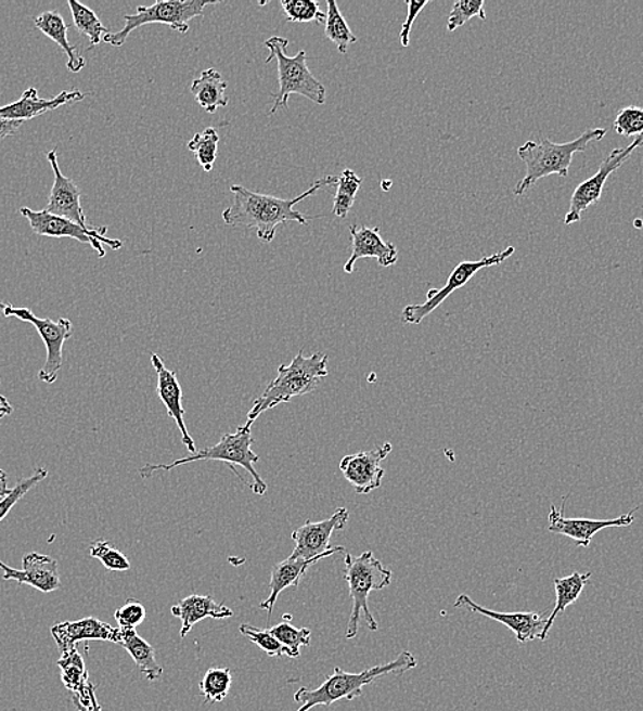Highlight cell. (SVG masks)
Instances as JSON below:
<instances>
[{"instance_id": "cell-1", "label": "cell", "mask_w": 643, "mask_h": 711, "mask_svg": "<svg viewBox=\"0 0 643 711\" xmlns=\"http://www.w3.org/2000/svg\"><path fill=\"white\" fill-rule=\"evenodd\" d=\"M417 661L411 651H402L394 661L368 669L362 673H348L342 668L334 669L332 676L316 689L303 687L294 695L295 702H301V708L296 711H310L317 706H331L338 700H353L362 697L363 689L369 684L388 674H399L416 668Z\"/></svg>"}, {"instance_id": "cell-2", "label": "cell", "mask_w": 643, "mask_h": 711, "mask_svg": "<svg viewBox=\"0 0 643 711\" xmlns=\"http://www.w3.org/2000/svg\"><path fill=\"white\" fill-rule=\"evenodd\" d=\"M605 134L604 128H597L587 130L577 140L569 141V143L557 144L548 139L527 141L517 148V155L526 165V176L517 182L514 195H525L541 178L553 174L567 177L574 155L584 153L590 143L603 140Z\"/></svg>"}, {"instance_id": "cell-3", "label": "cell", "mask_w": 643, "mask_h": 711, "mask_svg": "<svg viewBox=\"0 0 643 711\" xmlns=\"http://www.w3.org/2000/svg\"><path fill=\"white\" fill-rule=\"evenodd\" d=\"M326 354L313 353L306 358L303 350L290 364H281L279 375L268 385L263 395L256 399L247 415V426L253 427L261 413L290 402L295 397L312 393L329 374Z\"/></svg>"}, {"instance_id": "cell-4", "label": "cell", "mask_w": 643, "mask_h": 711, "mask_svg": "<svg viewBox=\"0 0 643 711\" xmlns=\"http://www.w3.org/2000/svg\"><path fill=\"white\" fill-rule=\"evenodd\" d=\"M255 439L253 434H250V427L240 426L236 432L224 434V436L219 439L217 444H214L211 448L202 449L191 456L176 460L171 464H147L144 467L139 469V475L143 479H149L153 477L156 470H171L180 465L202 462H222L228 463L229 468L237 475V478L245 483V480L242 478L236 470V467H242L245 470H248L250 477H253L254 482L250 483V490L255 494L263 495L268 491V483L265 482L263 478L260 477L258 470L255 469L254 464L259 462V456L253 451Z\"/></svg>"}, {"instance_id": "cell-5", "label": "cell", "mask_w": 643, "mask_h": 711, "mask_svg": "<svg viewBox=\"0 0 643 711\" xmlns=\"http://www.w3.org/2000/svg\"><path fill=\"white\" fill-rule=\"evenodd\" d=\"M344 561V579L348 583L350 599H352V610H350L345 637L353 639L358 636L362 616L370 631L378 630V624L369 608V597L373 591L388 587L394 573L374 556L373 552H364L357 557L347 554Z\"/></svg>"}, {"instance_id": "cell-6", "label": "cell", "mask_w": 643, "mask_h": 711, "mask_svg": "<svg viewBox=\"0 0 643 711\" xmlns=\"http://www.w3.org/2000/svg\"><path fill=\"white\" fill-rule=\"evenodd\" d=\"M287 44L290 40L282 36H273L265 41V47L270 52L266 57V64L274 60L279 62V91L271 95L273 107L270 109V115H274L281 107L287 108V101L295 93L316 104L326 102L325 86L308 69L307 52L300 50L295 56H290L286 52Z\"/></svg>"}, {"instance_id": "cell-7", "label": "cell", "mask_w": 643, "mask_h": 711, "mask_svg": "<svg viewBox=\"0 0 643 711\" xmlns=\"http://www.w3.org/2000/svg\"><path fill=\"white\" fill-rule=\"evenodd\" d=\"M214 0H158L153 7H139L134 14L124 15L125 26L117 34L104 36V43L123 47L129 35L149 24L169 25L179 34L190 33L193 18L202 17L204 9L216 4Z\"/></svg>"}, {"instance_id": "cell-8", "label": "cell", "mask_w": 643, "mask_h": 711, "mask_svg": "<svg viewBox=\"0 0 643 711\" xmlns=\"http://www.w3.org/2000/svg\"><path fill=\"white\" fill-rule=\"evenodd\" d=\"M0 311L7 318H17L18 321L34 324L47 348V359L43 367L39 371V379L47 385L55 384L57 373L64 365V354H62L64 345L75 332L69 319L61 318L55 322L51 319L38 318L29 308L14 307L7 301H0Z\"/></svg>"}, {"instance_id": "cell-9", "label": "cell", "mask_w": 643, "mask_h": 711, "mask_svg": "<svg viewBox=\"0 0 643 711\" xmlns=\"http://www.w3.org/2000/svg\"><path fill=\"white\" fill-rule=\"evenodd\" d=\"M514 254L515 248L509 247L501 250V253L485 256V258L480 260L462 261V263L454 267L451 275H449L447 284L443 285L441 289H430L427 292V299L423 305L407 306L401 312V322L406 324H421L425 321V318L436 311L453 292L462 289L463 286L467 285L468 282L473 280V276L478 274L480 270L504 263V261L511 258Z\"/></svg>"}, {"instance_id": "cell-10", "label": "cell", "mask_w": 643, "mask_h": 711, "mask_svg": "<svg viewBox=\"0 0 643 711\" xmlns=\"http://www.w3.org/2000/svg\"><path fill=\"white\" fill-rule=\"evenodd\" d=\"M21 216L29 222L30 229L35 234L43 237L73 238L78 243L91 245L98 253L99 258H104V248L102 244L108 245L110 248L118 250L123 248L121 240L107 238V228H98L88 232L80 224L69 221V219L52 216L46 210L34 211L28 207L20 208Z\"/></svg>"}, {"instance_id": "cell-11", "label": "cell", "mask_w": 643, "mask_h": 711, "mask_svg": "<svg viewBox=\"0 0 643 711\" xmlns=\"http://www.w3.org/2000/svg\"><path fill=\"white\" fill-rule=\"evenodd\" d=\"M643 146V134L638 135L630 145L625 146V148H616L612 151L603 164L600 165V169L592 178L583 181L582 184L577 186V190L574 191L571 202H569V211L567 212L566 218H564V223L573 224L580 222L582 219V214L588 210L593 204H597L603 196V191L606 180L616 170L620 169L621 166L626 164L627 160L631 158V155L634 154V151Z\"/></svg>"}, {"instance_id": "cell-12", "label": "cell", "mask_w": 643, "mask_h": 711, "mask_svg": "<svg viewBox=\"0 0 643 711\" xmlns=\"http://www.w3.org/2000/svg\"><path fill=\"white\" fill-rule=\"evenodd\" d=\"M337 182L338 177L336 176L323 177L321 180L313 182L310 190H307L305 193H301L300 196L295 198H280L265 195L258 228H256V234H258L260 242L268 244L273 242L277 228L282 223L297 222L300 224H307L308 218L305 214L295 210L296 204L306 201L307 197L316 195V193L319 190H322V188L331 186L333 184L337 185Z\"/></svg>"}, {"instance_id": "cell-13", "label": "cell", "mask_w": 643, "mask_h": 711, "mask_svg": "<svg viewBox=\"0 0 643 711\" xmlns=\"http://www.w3.org/2000/svg\"><path fill=\"white\" fill-rule=\"evenodd\" d=\"M348 520V509L337 508L326 520L306 521L292 533L296 546L290 558L311 559L334 551L343 553L345 547L331 546V538L334 531L343 530Z\"/></svg>"}, {"instance_id": "cell-14", "label": "cell", "mask_w": 643, "mask_h": 711, "mask_svg": "<svg viewBox=\"0 0 643 711\" xmlns=\"http://www.w3.org/2000/svg\"><path fill=\"white\" fill-rule=\"evenodd\" d=\"M390 452L391 443L386 442L373 451L349 454L343 457L339 470L358 494H370L383 483L385 469L381 467V463L389 456Z\"/></svg>"}, {"instance_id": "cell-15", "label": "cell", "mask_w": 643, "mask_h": 711, "mask_svg": "<svg viewBox=\"0 0 643 711\" xmlns=\"http://www.w3.org/2000/svg\"><path fill=\"white\" fill-rule=\"evenodd\" d=\"M47 159H49L52 171H54V185H52L49 203H47L44 210L52 214V216L66 218L72 222L80 224L88 232L98 229L88 223V218L81 204L80 190H78V186L70 178H67L61 171L60 165H57L56 150L50 151Z\"/></svg>"}, {"instance_id": "cell-16", "label": "cell", "mask_w": 643, "mask_h": 711, "mask_svg": "<svg viewBox=\"0 0 643 711\" xmlns=\"http://www.w3.org/2000/svg\"><path fill=\"white\" fill-rule=\"evenodd\" d=\"M566 501L567 496L563 499L561 509H557V506L554 504L551 505L548 530L549 532L562 533V535L571 538L580 547H589L595 533L605 530V528L631 526L635 521V512L640 509H632L629 514L610 520L573 519V517L564 516V504H566Z\"/></svg>"}, {"instance_id": "cell-17", "label": "cell", "mask_w": 643, "mask_h": 711, "mask_svg": "<svg viewBox=\"0 0 643 711\" xmlns=\"http://www.w3.org/2000/svg\"><path fill=\"white\" fill-rule=\"evenodd\" d=\"M3 580H14L18 584L30 585L41 593H52L61 589L60 567L55 558L40 553H28L23 558V569H15L0 561Z\"/></svg>"}, {"instance_id": "cell-18", "label": "cell", "mask_w": 643, "mask_h": 711, "mask_svg": "<svg viewBox=\"0 0 643 711\" xmlns=\"http://www.w3.org/2000/svg\"><path fill=\"white\" fill-rule=\"evenodd\" d=\"M151 363H153L156 375H158L156 393H158L160 401L164 402L167 415H169L171 419L176 422L177 427L180 428L182 443L185 444L191 454H195L197 452L196 444L185 425V410L184 406H182V397H184V395H182L179 378H177L175 371L166 367L164 360H162L158 353L151 354Z\"/></svg>"}, {"instance_id": "cell-19", "label": "cell", "mask_w": 643, "mask_h": 711, "mask_svg": "<svg viewBox=\"0 0 643 711\" xmlns=\"http://www.w3.org/2000/svg\"><path fill=\"white\" fill-rule=\"evenodd\" d=\"M349 233L352 235V254L344 264L345 273L352 274L355 263L359 259H376L381 267L395 266L399 260V249L394 243L385 242L381 237L378 228L352 224L349 227Z\"/></svg>"}, {"instance_id": "cell-20", "label": "cell", "mask_w": 643, "mask_h": 711, "mask_svg": "<svg viewBox=\"0 0 643 711\" xmlns=\"http://www.w3.org/2000/svg\"><path fill=\"white\" fill-rule=\"evenodd\" d=\"M456 608H467L473 613L488 617V619L499 621L504 624L506 629L514 632L516 641L525 645L527 642L540 639L543 626L546 624V619L538 613V611H515V613H501V611L490 610L484 606L474 603L468 595H459Z\"/></svg>"}, {"instance_id": "cell-21", "label": "cell", "mask_w": 643, "mask_h": 711, "mask_svg": "<svg viewBox=\"0 0 643 711\" xmlns=\"http://www.w3.org/2000/svg\"><path fill=\"white\" fill-rule=\"evenodd\" d=\"M83 99H86V95L81 91H65L55 98L41 99L38 89L33 87L26 89L17 102L0 107V117L8 119V121H30V119L54 112V109L66 106V104L81 102Z\"/></svg>"}, {"instance_id": "cell-22", "label": "cell", "mask_w": 643, "mask_h": 711, "mask_svg": "<svg viewBox=\"0 0 643 711\" xmlns=\"http://www.w3.org/2000/svg\"><path fill=\"white\" fill-rule=\"evenodd\" d=\"M51 635L54 637L61 655L76 648L78 642L87 641H106L117 643L118 629H113L95 617H87L77 621H65L55 624L51 629Z\"/></svg>"}, {"instance_id": "cell-23", "label": "cell", "mask_w": 643, "mask_h": 711, "mask_svg": "<svg viewBox=\"0 0 643 711\" xmlns=\"http://www.w3.org/2000/svg\"><path fill=\"white\" fill-rule=\"evenodd\" d=\"M337 553L338 552L334 551L332 553L323 554V556L311 559H292L287 557L285 561L275 564L273 571H271V578L269 582L270 595L268 599H265L263 603L260 604V609L268 610L269 619H271V616H273L277 599H279L282 591L287 587H299L300 580L303 577H305L308 568L318 563L319 559L331 557L333 554Z\"/></svg>"}, {"instance_id": "cell-24", "label": "cell", "mask_w": 643, "mask_h": 711, "mask_svg": "<svg viewBox=\"0 0 643 711\" xmlns=\"http://www.w3.org/2000/svg\"><path fill=\"white\" fill-rule=\"evenodd\" d=\"M171 615L179 617L182 622L180 635L182 639L192 631L198 621L204 619H229L233 617V610L228 606L216 603L213 597L206 595H190L172 606Z\"/></svg>"}, {"instance_id": "cell-25", "label": "cell", "mask_w": 643, "mask_h": 711, "mask_svg": "<svg viewBox=\"0 0 643 711\" xmlns=\"http://www.w3.org/2000/svg\"><path fill=\"white\" fill-rule=\"evenodd\" d=\"M230 192L233 195V204L222 212L224 224L230 228H258L265 195L242 185L230 186Z\"/></svg>"}, {"instance_id": "cell-26", "label": "cell", "mask_w": 643, "mask_h": 711, "mask_svg": "<svg viewBox=\"0 0 643 711\" xmlns=\"http://www.w3.org/2000/svg\"><path fill=\"white\" fill-rule=\"evenodd\" d=\"M36 28L41 30L47 38L54 41L64 50L67 56V69L72 73H80L86 66L87 61L80 52L67 39V30L69 26L66 25L64 17L56 12H44L38 15L34 21Z\"/></svg>"}, {"instance_id": "cell-27", "label": "cell", "mask_w": 643, "mask_h": 711, "mask_svg": "<svg viewBox=\"0 0 643 711\" xmlns=\"http://www.w3.org/2000/svg\"><path fill=\"white\" fill-rule=\"evenodd\" d=\"M117 645L123 646L129 652L136 667L150 682L162 677L164 668L156 661L154 646L144 641L134 629H118Z\"/></svg>"}, {"instance_id": "cell-28", "label": "cell", "mask_w": 643, "mask_h": 711, "mask_svg": "<svg viewBox=\"0 0 643 711\" xmlns=\"http://www.w3.org/2000/svg\"><path fill=\"white\" fill-rule=\"evenodd\" d=\"M227 88L228 82L223 80L221 73L213 67L202 72V75L191 83V92L198 106L206 109L208 114H216L218 108L228 106Z\"/></svg>"}, {"instance_id": "cell-29", "label": "cell", "mask_w": 643, "mask_h": 711, "mask_svg": "<svg viewBox=\"0 0 643 711\" xmlns=\"http://www.w3.org/2000/svg\"><path fill=\"white\" fill-rule=\"evenodd\" d=\"M56 665L60 667L61 680L64 686L75 694L81 703L90 704L91 683L88 680L86 662H83V658L78 652L77 647L62 655Z\"/></svg>"}, {"instance_id": "cell-30", "label": "cell", "mask_w": 643, "mask_h": 711, "mask_svg": "<svg viewBox=\"0 0 643 711\" xmlns=\"http://www.w3.org/2000/svg\"><path fill=\"white\" fill-rule=\"evenodd\" d=\"M590 578H592V573L590 572H575L569 574L567 578L554 580V590H556V605H554V609L551 616H549V619H546V624L543 626V631L541 632L540 639L542 642L546 641L549 631L552 630L554 620L557 619V616L561 615L562 611L566 610L569 605L577 603L580 594H582L583 589L587 587Z\"/></svg>"}, {"instance_id": "cell-31", "label": "cell", "mask_w": 643, "mask_h": 711, "mask_svg": "<svg viewBox=\"0 0 643 711\" xmlns=\"http://www.w3.org/2000/svg\"><path fill=\"white\" fill-rule=\"evenodd\" d=\"M326 12L325 35L333 44L337 46L339 54L347 55L350 44L358 43V38L350 30L347 20L344 18L337 2L329 0Z\"/></svg>"}, {"instance_id": "cell-32", "label": "cell", "mask_w": 643, "mask_h": 711, "mask_svg": "<svg viewBox=\"0 0 643 711\" xmlns=\"http://www.w3.org/2000/svg\"><path fill=\"white\" fill-rule=\"evenodd\" d=\"M67 4L70 8L73 23L90 40L92 47L101 44L104 36L112 34L99 20L97 13L86 4L77 2V0H67Z\"/></svg>"}, {"instance_id": "cell-33", "label": "cell", "mask_w": 643, "mask_h": 711, "mask_svg": "<svg viewBox=\"0 0 643 711\" xmlns=\"http://www.w3.org/2000/svg\"><path fill=\"white\" fill-rule=\"evenodd\" d=\"M362 185V178L350 169H345L338 177L337 192L333 198L332 212L334 217L345 219L352 210L355 198Z\"/></svg>"}, {"instance_id": "cell-34", "label": "cell", "mask_w": 643, "mask_h": 711, "mask_svg": "<svg viewBox=\"0 0 643 711\" xmlns=\"http://www.w3.org/2000/svg\"><path fill=\"white\" fill-rule=\"evenodd\" d=\"M232 684L233 676L230 669L210 668L198 683V689L204 697V702L217 703L228 697Z\"/></svg>"}, {"instance_id": "cell-35", "label": "cell", "mask_w": 643, "mask_h": 711, "mask_svg": "<svg viewBox=\"0 0 643 711\" xmlns=\"http://www.w3.org/2000/svg\"><path fill=\"white\" fill-rule=\"evenodd\" d=\"M219 134L216 128L204 129L193 135V139L188 143V150L196 156L198 165L203 167L204 171H211L214 164H216L218 155Z\"/></svg>"}, {"instance_id": "cell-36", "label": "cell", "mask_w": 643, "mask_h": 711, "mask_svg": "<svg viewBox=\"0 0 643 711\" xmlns=\"http://www.w3.org/2000/svg\"><path fill=\"white\" fill-rule=\"evenodd\" d=\"M270 632L271 635L284 646L285 656L290 658L300 657V647H308L311 645L310 629H296V626L286 621H282L280 624L271 626Z\"/></svg>"}, {"instance_id": "cell-37", "label": "cell", "mask_w": 643, "mask_h": 711, "mask_svg": "<svg viewBox=\"0 0 643 711\" xmlns=\"http://www.w3.org/2000/svg\"><path fill=\"white\" fill-rule=\"evenodd\" d=\"M282 10L291 23H326V13H323L316 0H282Z\"/></svg>"}, {"instance_id": "cell-38", "label": "cell", "mask_w": 643, "mask_h": 711, "mask_svg": "<svg viewBox=\"0 0 643 711\" xmlns=\"http://www.w3.org/2000/svg\"><path fill=\"white\" fill-rule=\"evenodd\" d=\"M49 477V470L44 468L36 469L33 477L20 479L15 488L7 496L0 500V522L7 519L8 515L14 508L18 501L23 500L26 493L35 488L36 484L43 482Z\"/></svg>"}, {"instance_id": "cell-39", "label": "cell", "mask_w": 643, "mask_h": 711, "mask_svg": "<svg viewBox=\"0 0 643 711\" xmlns=\"http://www.w3.org/2000/svg\"><path fill=\"white\" fill-rule=\"evenodd\" d=\"M90 554L91 557L99 559L108 571L124 572L132 568L127 556L107 541L98 540L92 542Z\"/></svg>"}, {"instance_id": "cell-40", "label": "cell", "mask_w": 643, "mask_h": 711, "mask_svg": "<svg viewBox=\"0 0 643 711\" xmlns=\"http://www.w3.org/2000/svg\"><path fill=\"white\" fill-rule=\"evenodd\" d=\"M474 17L486 20L484 0H458L453 3L452 12L448 17V33H454Z\"/></svg>"}, {"instance_id": "cell-41", "label": "cell", "mask_w": 643, "mask_h": 711, "mask_svg": "<svg viewBox=\"0 0 643 711\" xmlns=\"http://www.w3.org/2000/svg\"><path fill=\"white\" fill-rule=\"evenodd\" d=\"M240 632L245 637H248L250 642L255 643L266 655L279 658L285 656L284 646L271 635L270 630H260L254 625L242 624L240 625Z\"/></svg>"}, {"instance_id": "cell-42", "label": "cell", "mask_w": 643, "mask_h": 711, "mask_svg": "<svg viewBox=\"0 0 643 711\" xmlns=\"http://www.w3.org/2000/svg\"><path fill=\"white\" fill-rule=\"evenodd\" d=\"M614 128L616 133L632 138V135L643 134V108L636 106L620 109L616 115Z\"/></svg>"}, {"instance_id": "cell-43", "label": "cell", "mask_w": 643, "mask_h": 711, "mask_svg": "<svg viewBox=\"0 0 643 711\" xmlns=\"http://www.w3.org/2000/svg\"><path fill=\"white\" fill-rule=\"evenodd\" d=\"M115 620L119 629H134L145 619L144 605L138 599H128L127 604L115 610Z\"/></svg>"}, {"instance_id": "cell-44", "label": "cell", "mask_w": 643, "mask_h": 711, "mask_svg": "<svg viewBox=\"0 0 643 711\" xmlns=\"http://www.w3.org/2000/svg\"><path fill=\"white\" fill-rule=\"evenodd\" d=\"M407 18L404 24L401 26L400 41L402 47L410 46V35L412 26H414L417 15L422 13V10L425 9L428 2H416V0H407Z\"/></svg>"}, {"instance_id": "cell-45", "label": "cell", "mask_w": 643, "mask_h": 711, "mask_svg": "<svg viewBox=\"0 0 643 711\" xmlns=\"http://www.w3.org/2000/svg\"><path fill=\"white\" fill-rule=\"evenodd\" d=\"M97 687L91 684L90 687V695H91V702L90 704H83L80 702V699L76 697V695H73V703H75L76 709L78 711H102V706L99 704L98 699H97Z\"/></svg>"}, {"instance_id": "cell-46", "label": "cell", "mask_w": 643, "mask_h": 711, "mask_svg": "<svg viewBox=\"0 0 643 711\" xmlns=\"http://www.w3.org/2000/svg\"><path fill=\"white\" fill-rule=\"evenodd\" d=\"M21 125H23V122L8 121V119L0 117V140L8 139L10 135L15 134Z\"/></svg>"}, {"instance_id": "cell-47", "label": "cell", "mask_w": 643, "mask_h": 711, "mask_svg": "<svg viewBox=\"0 0 643 711\" xmlns=\"http://www.w3.org/2000/svg\"><path fill=\"white\" fill-rule=\"evenodd\" d=\"M13 406L10 404L7 397L0 396V421L10 415V413H13Z\"/></svg>"}, {"instance_id": "cell-48", "label": "cell", "mask_w": 643, "mask_h": 711, "mask_svg": "<svg viewBox=\"0 0 643 711\" xmlns=\"http://www.w3.org/2000/svg\"><path fill=\"white\" fill-rule=\"evenodd\" d=\"M10 491L12 490L8 488V475L3 469H0V499L7 496Z\"/></svg>"}, {"instance_id": "cell-49", "label": "cell", "mask_w": 643, "mask_h": 711, "mask_svg": "<svg viewBox=\"0 0 643 711\" xmlns=\"http://www.w3.org/2000/svg\"><path fill=\"white\" fill-rule=\"evenodd\" d=\"M381 185H383V190H384V191H389L390 188H391V181H390V180H389V181H388V180H384L383 182H381Z\"/></svg>"}]
</instances>
